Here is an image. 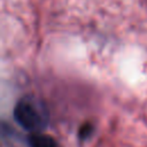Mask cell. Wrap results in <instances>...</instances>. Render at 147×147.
I'll list each match as a JSON object with an SVG mask.
<instances>
[{
  "label": "cell",
  "mask_w": 147,
  "mask_h": 147,
  "mask_svg": "<svg viewBox=\"0 0 147 147\" xmlns=\"http://www.w3.org/2000/svg\"><path fill=\"white\" fill-rule=\"evenodd\" d=\"M14 118L24 130L32 133H40L48 124V111L40 99L33 95H26L16 103Z\"/></svg>",
  "instance_id": "1"
},
{
  "label": "cell",
  "mask_w": 147,
  "mask_h": 147,
  "mask_svg": "<svg viewBox=\"0 0 147 147\" xmlns=\"http://www.w3.org/2000/svg\"><path fill=\"white\" fill-rule=\"evenodd\" d=\"M30 147H59L56 141L42 133H33L29 138Z\"/></svg>",
  "instance_id": "2"
}]
</instances>
